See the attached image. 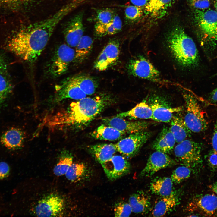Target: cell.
Masks as SVG:
<instances>
[{
    "label": "cell",
    "instance_id": "obj_39",
    "mask_svg": "<svg viewBox=\"0 0 217 217\" xmlns=\"http://www.w3.org/2000/svg\"><path fill=\"white\" fill-rule=\"evenodd\" d=\"M188 2L195 10H203L208 9L210 5L209 0H187Z\"/></svg>",
    "mask_w": 217,
    "mask_h": 217
},
{
    "label": "cell",
    "instance_id": "obj_14",
    "mask_svg": "<svg viewBox=\"0 0 217 217\" xmlns=\"http://www.w3.org/2000/svg\"><path fill=\"white\" fill-rule=\"evenodd\" d=\"M83 13L80 12L69 20L65 25L63 33L66 41L69 46L76 47L83 36L84 27Z\"/></svg>",
    "mask_w": 217,
    "mask_h": 217
},
{
    "label": "cell",
    "instance_id": "obj_36",
    "mask_svg": "<svg viewBox=\"0 0 217 217\" xmlns=\"http://www.w3.org/2000/svg\"><path fill=\"white\" fill-rule=\"evenodd\" d=\"M115 14L113 11L108 8L98 10L95 17L96 24H105L110 23Z\"/></svg>",
    "mask_w": 217,
    "mask_h": 217
},
{
    "label": "cell",
    "instance_id": "obj_18",
    "mask_svg": "<svg viewBox=\"0 0 217 217\" xmlns=\"http://www.w3.org/2000/svg\"><path fill=\"white\" fill-rule=\"evenodd\" d=\"M189 205L190 209L197 211L204 216L217 215V196L214 194H205L196 197Z\"/></svg>",
    "mask_w": 217,
    "mask_h": 217
},
{
    "label": "cell",
    "instance_id": "obj_2",
    "mask_svg": "<svg viewBox=\"0 0 217 217\" xmlns=\"http://www.w3.org/2000/svg\"><path fill=\"white\" fill-rule=\"evenodd\" d=\"M113 101V99L106 95L86 97L72 102L66 110L55 115L51 124L84 128Z\"/></svg>",
    "mask_w": 217,
    "mask_h": 217
},
{
    "label": "cell",
    "instance_id": "obj_32",
    "mask_svg": "<svg viewBox=\"0 0 217 217\" xmlns=\"http://www.w3.org/2000/svg\"><path fill=\"white\" fill-rule=\"evenodd\" d=\"M70 79L77 84L86 95H91L96 91L97 86L95 81L90 77L83 75H77Z\"/></svg>",
    "mask_w": 217,
    "mask_h": 217
},
{
    "label": "cell",
    "instance_id": "obj_12",
    "mask_svg": "<svg viewBox=\"0 0 217 217\" xmlns=\"http://www.w3.org/2000/svg\"><path fill=\"white\" fill-rule=\"evenodd\" d=\"M177 164L167 154L156 151L149 156L140 175L141 177H149L161 169L174 166Z\"/></svg>",
    "mask_w": 217,
    "mask_h": 217
},
{
    "label": "cell",
    "instance_id": "obj_33",
    "mask_svg": "<svg viewBox=\"0 0 217 217\" xmlns=\"http://www.w3.org/2000/svg\"><path fill=\"white\" fill-rule=\"evenodd\" d=\"M0 72V109L11 94L13 86L9 80Z\"/></svg>",
    "mask_w": 217,
    "mask_h": 217
},
{
    "label": "cell",
    "instance_id": "obj_40",
    "mask_svg": "<svg viewBox=\"0 0 217 217\" xmlns=\"http://www.w3.org/2000/svg\"><path fill=\"white\" fill-rule=\"evenodd\" d=\"M31 0H0V6L8 7H16L22 6Z\"/></svg>",
    "mask_w": 217,
    "mask_h": 217
},
{
    "label": "cell",
    "instance_id": "obj_26",
    "mask_svg": "<svg viewBox=\"0 0 217 217\" xmlns=\"http://www.w3.org/2000/svg\"><path fill=\"white\" fill-rule=\"evenodd\" d=\"M170 122V127L169 128L176 142L180 143L191 136L192 132L181 117L174 115Z\"/></svg>",
    "mask_w": 217,
    "mask_h": 217
},
{
    "label": "cell",
    "instance_id": "obj_5",
    "mask_svg": "<svg viewBox=\"0 0 217 217\" xmlns=\"http://www.w3.org/2000/svg\"><path fill=\"white\" fill-rule=\"evenodd\" d=\"M202 149L200 143L186 139L175 146L174 153L177 161L192 169L202 162Z\"/></svg>",
    "mask_w": 217,
    "mask_h": 217
},
{
    "label": "cell",
    "instance_id": "obj_22",
    "mask_svg": "<svg viewBox=\"0 0 217 217\" xmlns=\"http://www.w3.org/2000/svg\"><path fill=\"white\" fill-rule=\"evenodd\" d=\"M175 0H149L145 7L146 13L152 18L159 19L164 17Z\"/></svg>",
    "mask_w": 217,
    "mask_h": 217
},
{
    "label": "cell",
    "instance_id": "obj_28",
    "mask_svg": "<svg viewBox=\"0 0 217 217\" xmlns=\"http://www.w3.org/2000/svg\"><path fill=\"white\" fill-rule=\"evenodd\" d=\"M132 212L135 213H143L149 210L151 202L149 197L144 193H134L130 196L129 202Z\"/></svg>",
    "mask_w": 217,
    "mask_h": 217
},
{
    "label": "cell",
    "instance_id": "obj_1",
    "mask_svg": "<svg viewBox=\"0 0 217 217\" xmlns=\"http://www.w3.org/2000/svg\"><path fill=\"white\" fill-rule=\"evenodd\" d=\"M68 14L61 8L48 19L20 30L8 40L7 48L24 60L34 62L45 49L56 27Z\"/></svg>",
    "mask_w": 217,
    "mask_h": 217
},
{
    "label": "cell",
    "instance_id": "obj_8",
    "mask_svg": "<svg viewBox=\"0 0 217 217\" xmlns=\"http://www.w3.org/2000/svg\"><path fill=\"white\" fill-rule=\"evenodd\" d=\"M195 22L203 35L212 42L217 41V13L212 9L195 10Z\"/></svg>",
    "mask_w": 217,
    "mask_h": 217
},
{
    "label": "cell",
    "instance_id": "obj_27",
    "mask_svg": "<svg viewBox=\"0 0 217 217\" xmlns=\"http://www.w3.org/2000/svg\"><path fill=\"white\" fill-rule=\"evenodd\" d=\"M173 182L170 178L160 177L154 179L150 184V190L154 194L164 197L172 192Z\"/></svg>",
    "mask_w": 217,
    "mask_h": 217
},
{
    "label": "cell",
    "instance_id": "obj_11",
    "mask_svg": "<svg viewBox=\"0 0 217 217\" xmlns=\"http://www.w3.org/2000/svg\"><path fill=\"white\" fill-rule=\"evenodd\" d=\"M64 207L63 199L60 196L51 194L40 200L35 207L36 215L39 217H53L59 215Z\"/></svg>",
    "mask_w": 217,
    "mask_h": 217
},
{
    "label": "cell",
    "instance_id": "obj_24",
    "mask_svg": "<svg viewBox=\"0 0 217 217\" xmlns=\"http://www.w3.org/2000/svg\"><path fill=\"white\" fill-rule=\"evenodd\" d=\"M90 153L101 164L110 159L117 152L115 144L100 143L90 146Z\"/></svg>",
    "mask_w": 217,
    "mask_h": 217
},
{
    "label": "cell",
    "instance_id": "obj_30",
    "mask_svg": "<svg viewBox=\"0 0 217 217\" xmlns=\"http://www.w3.org/2000/svg\"><path fill=\"white\" fill-rule=\"evenodd\" d=\"M122 23L118 16L115 15L112 21L105 24H96L95 31L96 34L99 37L113 35L118 33L121 30Z\"/></svg>",
    "mask_w": 217,
    "mask_h": 217
},
{
    "label": "cell",
    "instance_id": "obj_34",
    "mask_svg": "<svg viewBox=\"0 0 217 217\" xmlns=\"http://www.w3.org/2000/svg\"><path fill=\"white\" fill-rule=\"evenodd\" d=\"M191 172V168L183 165L177 168L173 171L170 178L173 183L178 184L189 178Z\"/></svg>",
    "mask_w": 217,
    "mask_h": 217
},
{
    "label": "cell",
    "instance_id": "obj_23",
    "mask_svg": "<svg viewBox=\"0 0 217 217\" xmlns=\"http://www.w3.org/2000/svg\"><path fill=\"white\" fill-rule=\"evenodd\" d=\"M116 116L123 118H128L131 119H152V112L145 99L130 110L118 114Z\"/></svg>",
    "mask_w": 217,
    "mask_h": 217
},
{
    "label": "cell",
    "instance_id": "obj_37",
    "mask_svg": "<svg viewBox=\"0 0 217 217\" xmlns=\"http://www.w3.org/2000/svg\"><path fill=\"white\" fill-rule=\"evenodd\" d=\"M124 12L126 19L129 22H134L138 20L143 14L142 8L134 5L127 6Z\"/></svg>",
    "mask_w": 217,
    "mask_h": 217
},
{
    "label": "cell",
    "instance_id": "obj_7",
    "mask_svg": "<svg viewBox=\"0 0 217 217\" xmlns=\"http://www.w3.org/2000/svg\"><path fill=\"white\" fill-rule=\"evenodd\" d=\"M146 99L152 110V119L158 122H170L174 113L183 108L181 106L172 107L165 98L159 95L153 94Z\"/></svg>",
    "mask_w": 217,
    "mask_h": 217
},
{
    "label": "cell",
    "instance_id": "obj_47",
    "mask_svg": "<svg viewBox=\"0 0 217 217\" xmlns=\"http://www.w3.org/2000/svg\"><path fill=\"white\" fill-rule=\"evenodd\" d=\"M210 187L214 192L217 194V181L211 185Z\"/></svg>",
    "mask_w": 217,
    "mask_h": 217
},
{
    "label": "cell",
    "instance_id": "obj_10",
    "mask_svg": "<svg viewBox=\"0 0 217 217\" xmlns=\"http://www.w3.org/2000/svg\"><path fill=\"white\" fill-rule=\"evenodd\" d=\"M127 68L129 74L135 77L152 81H157L159 79V71L149 60L142 55L131 59Z\"/></svg>",
    "mask_w": 217,
    "mask_h": 217
},
{
    "label": "cell",
    "instance_id": "obj_3",
    "mask_svg": "<svg viewBox=\"0 0 217 217\" xmlns=\"http://www.w3.org/2000/svg\"><path fill=\"white\" fill-rule=\"evenodd\" d=\"M166 42L172 56L179 65L186 68L198 65L199 58L196 46L182 27L177 26L173 28L167 35Z\"/></svg>",
    "mask_w": 217,
    "mask_h": 217
},
{
    "label": "cell",
    "instance_id": "obj_44",
    "mask_svg": "<svg viewBox=\"0 0 217 217\" xmlns=\"http://www.w3.org/2000/svg\"><path fill=\"white\" fill-rule=\"evenodd\" d=\"M134 5L142 8L145 7L147 5L149 0H130Z\"/></svg>",
    "mask_w": 217,
    "mask_h": 217
},
{
    "label": "cell",
    "instance_id": "obj_17",
    "mask_svg": "<svg viewBox=\"0 0 217 217\" xmlns=\"http://www.w3.org/2000/svg\"><path fill=\"white\" fill-rule=\"evenodd\" d=\"M55 88L56 93L53 100L55 103L67 99L79 100L86 97V95L70 78Z\"/></svg>",
    "mask_w": 217,
    "mask_h": 217
},
{
    "label": "cell",
    "instance_id": "obj_48",
    "mask_svg": "<svg viewBox=\"0 0 217 217\" xmlns=\"http://www.w3.org/2000/svg\"><path fill=\"white\" fill-rule=\"evenodd\" d=\"M213 3L214 5L215 8V11L217 13V0H214Z\"/></svg>",
    "mask_w": 217,
    "mask_h": 217
},
{
    "label": "cell",
    "instance_id": "obj_43",
    "mask_svg": "<svg viewBox=\"0 0 217 217\" xmlns=\"http://www.w3.org/2000/svg\"><path fill=\"white\" fill-rule=\"evenodd\" d=\"M212 143L213 149L217 152V120L214 125Z\"/></svg>",
    "mask_w": 217,
    "mask_h": 217
},
{
    "label": "cell",
    "instance_id": "obj_19",
    "mask_svg": "<svg viewBox=\"0 0 217 217\" xmlns=\"http://www.w3.org/2000/svg\"><path fill=\"white\" fill-rule=\"evenodd\" d=\"M180 194L177 191H172L167 196L162 197L155 205L152 214L154 217L163 216L171 212L178 205Z\"/></svg>",
    "mask_w": 217,
    "mask_h": 217
},
{
    "label": "cell",
    "instance_id": "obj_6",
    "mask_svg": "<svg viewBox=\"0 0 217 217\" xmlns=\"http://www.w3.org/2000/svg\"><path fill=\"white\" fill-rule=\"evenodd\" d=\"M75 50L68 45L62 44L56 49L48 68V72L53 77H58L67 71L74 60Z\"/></svg>",
    "mask_w": 217,
    "mask_h": 217
},
{
    "label": "cell",
    "instance_id": "obj_20",
    "mask_svg": "<svg viewBox=\"0 0 217 217\" xmlns=\"http://www.w3.org/2000/svg\"><path fill=\"white\" fill-rule=\"evenodd\" d=\"M25 138L24 133L22 130L12 127L3 133L1 137L0 142L7 149L15 150L22 147Z\"/></svg>",
    "mask_w": 217,
    "mask_h": 217
},
{
    "label": "cell",
    "instance_id": "obj_35",
    "mask_svg": "<svg viewBox=\"0 0 217 217\" xmlns=\"http://www.w3.org/2000/svg\"><path fill=\"white\" fill-rule=\"evenodd\" d=\"M72 157L66 156L61 158L53 169L54 174L57 176L65 174L68 170L72 164Z\"/></svg>",
    "mask_w": 217,
    "mask_h": 217
},
{
    "label": "cell",
    "instance_id": "obj_15",
    "mask_svg": "<svg viewBox=\"0 0 217 217\" xmlns=\"http://www.w3.org/2000/svg\"><path fill=\"white\" fill-rule=\"evenodd\" d=\"M119 53L118 42L116 40L109 41L97 58L95 62L94 68L99 71L106 70L117 60Z\"/></svg>",
    "mask_w": 217,
    "mask_h": 217
},
{
    "label": "cell",
    "instance_id": "obj_29",
    "mask_svg": "<svg viewBox=\"0 0 217 217\" xmlns=\"http://www.w3.org/2000/svg\"><path fill=\"white\" fill-rule=\"evenodd\" d=\"M91 171L90 168L83 163H73L65 174L67 178L75 182L84 178L90 177Z\"/></svg>",
    "mask_w": 217,
    "mask_h": 217
},
{
    "label": "cell",
    "instance_id": "obj_45",
    "mask_svg": "<svg viewBox=\"0 0 217 217\" xmlns=\"http://www.w3.org/2000/svg\"><path fill=\"white\" fill-rule=\"evenodd\" d=\"M209 99L211 102L217 103V87L210 93Z\"/></svg>",
    "mask_w": 217,
    "mask_h": 217
},
{
    "label": "cell",
    "instance_id": "obj_38",
    "mask_svg": "<svg viewBox=\"0 0 217 217\" xmlns=\"http://www.w3.org/2000/svg\"><path fill=\"white\" fill-rule=\"evenodd\" d=\"M132 212L131 206L129 203L120 202L116 203L114 209L116 217H128Z\"/></svg>",
    "mask_w": 217,
    "mask_h": 217
},
{
    "label": "cell",
    "instance_id": "obj_31",
    "mask_svg": "<svg viewBox=\"0 0 217 217\" xmlns=\"http://www.w3.org/2000/svg\"><path fill=\"white\" fill-rule=\"evenodd\" d=\"M93 45L91 38L88 36H83L76 47L74 60L81 62L85 59L91 51Z\"/></svg>",
    "mask_w": 217,
    "mask_h": 217
},
{
    "label": "cell",
    "instance_id": "obj_4",
    "mask_svg": "<svg viewBox=\"0 0 217 217\" xmlns=\"http://www.w3.org/2000/svg\"><path fill=\"white\" fill-rule=\"evenodd\" d=\"M186 107L184 121L192 132L198 133L205 131L208 122L203 111L195 98L188 93L183 94Z\"/></svg>",
    "mask_w": 217,
    "mask_h": 217
},
{
    "label": "cell",
    "instance_id": "obj_16",
    "mask_svg": "<svg viewBox=\"0 0 217 217\" xmlns=\"http://www.w3.org/2000/svg\"><path fill=\"white\" fill-rule=\"evenodd\" d=\"M104 124L112 126L125 133L131 134L146 130L150 125L144 121H131L115 116L102 119Z\"/></svg>",
    "mask_w": 217,
    "mask_h": 217
},
{
    "label": "cell",
    "instance_id": "obj_9",
    "mask_svg": "<svg viewBox=\"0 0 217 217\" xmlns=\"http://www.w3.org/2000/svg\"><path fill=\"white\" fill-rule=\"evenodd\" d=\"M151 135V133L146 130L130 134L115 144L117 151L127 158L133 157L137 154Z\"/></svg>",
    "mask_w": 217,
    "mask_h": 217
},
{
    "label": "cell",
    "instance_id": "obj_46",
    "mask_svg": "<svg viewBox=\"0 0 217 217\" xmlns=\"http://www.w3.org/2000/svg\"><path fill=\"white\" fill-rule=\"evenodd\" d=\"M4 59L0 56V72H4L7 69V66Z\"/></svg>",
    "mask_w": 217,
    "mask_h": 217
},
{
    "label": "cell",
    "instance_id": "obj_21",
    "mask_svg": "<svg viewBox=\"0 0 217 217\" xmlns=\"http://www.w3.org/2000/svg\"><path fill=\"white\" fill-rule=\"evenodd\" d=\"M176 141L169 128L164 127L152 144V149L166 154L174 149Z\"/></svg>",
    "mask_w": 217,
    "mask_h": 217
},
{
    "label": "cell",
    "instance_id": "obj_42",
    "mask_svg": "<svg viewBox=\"0 0 217 217\" xmlns=\"http://www.w3.org/2000/svg\"><path fill=\"white\" fill-rule=\"evenodd\" d=\"M10 172V168L8 164L4 162H0V179L7 177Z\"/></svg>",
    "mask_w": 217,
    "mask_h": 217
},
{
    "label": "cell",
    "instance_id": "obj_25",
    "mask_svg": "<svg viewBox=\"0 0 217 217\" xmlns=\"http://www.w3.org/2000/svg\"><path fill=\"white\" fill-rule=\"evenodd\" d=\"M126 134L114 127L103 124L94 130L90 135L96 139L114 141L121 140Z\"/></svg>",
    "mask_w": 217,
    "mask_h": 217
},
{
    "label": "cell",
    "instance_id": "obj_13",
    "mask_svg": "<svg viewBox=\"0 0 217 217\" xmlns=\"http://www.w3.org/2000/svg\"><path fill=\"white\" fill-rule=\"evenodd\" d=\"M107 177L114 180L130 171L131 164L123 156L114 155L108 160L101 164Z\"/></svg>",
    "mask_w": 217,
    "mask_h": 217
},
{
    "label": "cell",
    "instance_id": "obj_41",
    "mask_svg": "<svg viewBox=\"0 0 217 217\" xmlns=\"http://www.w3.org/2000/svg\"><path fill=\"white\" fill-rule=\"evenodd\" d=\"M206 157L207 163L210 167L213 169H217V152L212 149Z\"/></svg>",
    "mask_w": 217,
    "mask_h": 217
}]
</instances>
